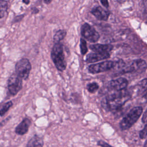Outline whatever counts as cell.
<instances>
[{"instance_id": "cell-4", "label": "cell", "mask_w": 147, "mask_h": 147, "mask_svg": "<svg viewBox=\"0 0 147 147\" xmlns=\"http://www.w3.org/2000/svg\"><path fill=\"white\" fill-rule=\"evenodd\" d=\"M31 64L27 59L19 60L16 64V73L22 79H26L31 70Z\"/></svg>"}, {"instance_id": "cell-18", "label": "cell", "mask_w": 147, "mask_h": 147, "mask_svg": "<svg viewBox=\"0 0 147 147\" xmlns=\"http://www.w3.org/2000/svg\"><path fill=\"white\" fill-rule=\"evenodd\" d=\"M12 105L13 102L11 101H9L7 103H5L2 107V108L0 109V116H2L3 115H4L7 111V110L11 107Z\"/></svg>"}, {"instance_id": "cell-9", "label": "cell", "mask_w": 147, "mask_h": 147, "mask_svg": "<svg viewBox=\"0 0 147 147\" xmlns=\"http://www.w3.org/2000/svg\"><path fill=\"white\" fill-rule=\"evenodd\" d=\"M146 65V62L142 59H137L131 61L129 65L125 66L121 71V73L126 74L134 72Z\"/></svg>"}, {"instance_id": "cell-23", "label": "cell", "mask_w": 147, "mask_h": 147, "mask_svg": "<svg viewBox=\"0 0 147 147\" xmlns=\"http://www.w3.org/2000/svg\"><path fill=\"white\" fill-rule=\"evenodd\" d=\"M98 145H99V146H110V145L107 143H106L105 142H103L102 141H98Z\"/></svg>"}, {"instance_id": "cell-16", "label": "cell", "mask_w": 147, "mask_h": 147, "mask_svg": "<svg viewBox=\"0 0 147 147\" xmlns=\"http://www.w3.org/2000/svg\"><path fill=\"white\" fill-rule=\"evenodd\" d=\"M138 94L146 93L147 92V79H144L139 82L137 88Z\"/></svg>"}, {"instance_id": "cell-21", "label": "cell", "mask_w": 147, "mask_h": 147, "mask_svg": "<svg viewBox=\"0 0 147 147\" xmlns=\"http://www.w3.org/2000/svg\"><path fill=\"white\" fill-rule=\"evenodd\" d=\"M147 137V122L144 129L140 133V137L141 139H144Z\"/></svg>"}, {"instance_id": "cell-26", "label": "cell", "mask_w": 147, "mask_h": 147, "mask_svg": "<svg viewBox=\"0 0 147 147\" xmlns=\"http://www.w3.org/2000/svg\"><path fill=\"white\" fill-rule=\"evenodd\" d=\"M115 1L119 2V3H122V2H125L126 0H115Z\"/></svg>"}, {"instance_id": "cell-2", "label": "cell", "mask_w": 147, "mask_h": 147, "mask_svg": "<svg viewBox=\"0 0 147 147\" xmlns=\"http://www.w3.org/2000/svg\"><path fill=\"white\" fill-rule=\"evenodd\" d=\"M51 57L58 70L62 71L66 68L67 63L65 60L63 45L60 42L55 43L51 52Z\"/></svg>"}, {"instance_id": "cell-3", "label": "cell", "mask_w": 147, "mask_h": 147, "mask_svg": "<svg viewBox=\"0 0 147 147\" xmlns=\"http://www.w3.org/2000/svg\"><path fill=\"white\" fill-rule=\"evenodd\" d=\"M142 108L137 106L133 108L121 120L119 126L122 130L130 128L138 120L142 113Z\"/></svg>"}, {"instance_id": "cell-1", "label": "cell", "mask_w": 147, "mask_h": 147, "mask_svg": "<svg viewBox=\"0 0 147 147\" xmlns=\"http://www.w3.org/2000/svg\"><path fill=\"white\" fill-rule=\"evenodd\" d=\"M129 99V92L124 90L109 95L105 99V105L110 110L119 109Z\"/></svg>"}, {"instance_id": "cell-15", "label": "cell", "mask_w": 147, "mask_h": 147, "mask_svg": "<svg viewBox=\"0 0 147 147\" xmlns=\"http://www.w3.org/2000/svg\"><path fill=\"white\" fill-rule=\"evenodd\" d=\"M67 32L65 30H59L56 32L53 36V42L54 43L59 42L61 40H62L66 36Z\"/></svg>"}, {"instance_id": "cell-14", "label": "cell", "mask_w": 147, "mask_h": 147, "mask_svg": "<svg viewBox=\"0 0 147 147\" xmlns=\"http://www.w3.org/2000/svg\"><path fill=\"white\" fill-rule=\"evenodd\" d=\"M44 142L42 139L37 136H34L28 142L27 146H42Z\"/></svg>"}, {"instance_id": "cell-8", "label": "cell", "mask_w": 147, "mask_h": 147, "mask_svg": "<svg viewBox=\"0 0 147 147\" xmlns=\"http://www.w3.org/2000/svg\"><path fill=\"white\" fill-rule=\"evenodd\" d=\"M128 85V81L123 78H119L116 79L110 80L107 84V87L115 91L125 90Z\"/></svg>"}, {"instance_id": "cell-30", "label": "cell", "mask_w": 147, "mask_h": 147, "mask_svg": "<svg viewBox=\"0 0 147 147\" xmlns=\"http://www.w3.org/2000/svg\"><path fill=\"white\" fill-rule=\"evenodd\" d=\"M144 146H146L147 147V140L145 141V142L144 144Z\"/></svg>"}, {"instance_id": "cell-12", "label": "cell", "mask_w": 147, "mask_h": 147, "mask_svg": "<svg viewBox=\"0 0 147 147\" xmlns=\"http://www.w3.org/2000/svg\"><path fill=\"white\" fill-rule=\"evenodd\" d=\"M30 125V119L27 118H25L16 127L15 132L19 135L25 134L28 132Z\"/></svg>"}, {"instance_id": "cell-13", "label": "cell", "mask_w": 147, "mask_h": 147, "mask_svg": "<svg viewBox=\"0 0 147 147\" xmlns=\"http://www.w3.org/2000/svg\"><path fill=\"white\" fill-rule=\"evenodd\" d=\"M113 46L110 44H94L91 45L90 47V48L94 51L95 52H100V53H105L109 52L113 49Z\"/></svg>"}, {"instance_id": "cell-10", "label": "cell", "mask_w": 147, "mask_h": 147, "mask_svg": "<svg viewBox=\"0 0 147 147\" xmlns=\"http://www.w3.org/2000/svg\"><path fill=\"white\" fill-rule=\"evenodd\" d=\"M110 55L109 52L105 53H100V52H95L88 54L86 59V61L87 63H94L102 60H105L109 59Z\"/></svg>"}, {"instance_id": "cell-20", "label": "cell", "mask_w": 147, "mask_h": 147, "mask_svg": "<svg viewBox=\"0 0 147 147\" xmlns=\"http://www.w3.org/2000/svg\"><path fill=\"white\" fill-rule=\"evenodd\" d=\"M80 47L81 53L82 55H85L87 52V42L83 38L80 39Z\"/></svg>"}, {"instance_id": "cell-22", "label": "cell", "mask_w": 147, "mask_h": 147, "mask_svg": "<svg viewBox=\"0 0 147 147\" xmlns=\"http://www.w3.org/2000/svg\"><path fill=\"white\" fill-rule=\"evenodd\" d=\"M142 121L144 123L147 122V109L144 112V113L143 114V116H142Z\"/></svg>"}, {"instance_id": "cell-6", "label": "cell", "mask_w": 147, "mask_h": 147, "mask_svg": "<svg viewBox=\"0 0 147 147\" xmlns=\"http://www.w3.org/2000/svg\"><path fill=\"white\" fill-rule=\"evenodd\" d=\"M115 61H105L95 64H92L88 67V71L91 74H98L109 71L115 68Z\"/></svg>"}, {"instance_id": "cell-5", "label": "cell", "mask_w": 147, "mask_h": 147, "mask_svg": "<svg viewBox=\"0 0 147 147\" xmlns=\"http://www.w3.org/2000/svg\"><path fill=\"white\" fill-rule=\"evenodd\" d=\"M81 34L84 38L91 42L98 41L100 37L98 32L87 23H85L82 26Z\"/></svg>"}, {"instance_id": "cell-11", "label": "cell", "mask_w": 147, "mask_h": 147, "mask_svg": "<svg viewBox=\"0 0 147 147\" xmlns=\"http://www.w3.org/2000/svg\"><path fill=\"white\" fill-rule=\"evenodd\" d=\"M91 13L95 16L96 18L102 21H107L110 15L109 11H107L100 6L94 7L91 10Z\"/></svg>"}, {"instance_id": "cell-25", "label": "cell", "mask_w": 147, "mask_h": 147, "mask_svg": "<svg viewBox=\"0 0 147 147\" xmlns=\"http://www.w3.org/2000/svg\"><path fill=\"white\" fill-rule=\"evenodd\" d=\"M142 1H143L144 6L145 7V9L146 11L147 12V0H142Z\"/></svg>"}, {"instance_id": "cell-27", "label": "cell", "mask_w": 147, "mask_h": 147, "mask_svg": "<svg viewBox=\"0 0 147 147\" xmlns=\"http://www.w3.org/2000/svg\"><path fill=\"white\" fill-rule=\"evenodd\" d=\"M23 2L26 4H28L29 3V0H23Z\"/></svg>"}, {"instance_id": "cell-19", "label": "cell", "mask_w": 147, "mask_h": 147, "mask_svg": "<svg viewBox=\"0 0 147 147\" xmlns=\"http://www.w3.org/2000/svg\"><path fill=\"white\" fill-rule=\"evenodd\" d=\"M87 88L90 92L93 93L98 90V89L99 88V86L96 83L93 82L91 83H89L87 86Z\"/></svg>"}, {"instance_id": "cell-24", "label": "cell", "mask_w": 147, "mask_h": 147, "mask_svg": "<svg viewBox=\"0 0 147 147\" xmlns=\"http://www.w3.org/2000/svg\"><path fill=\"white\" fill-rule=\"evenodd\" d=\"M102 5L106 7H109V2L107 0H100Z\"/></svg>"}, {"instance_id": "cell-17", "label": "cell", "mask_w": 147, "mask_h": 147, "mask_svg": "<svg viewBox=\"0 0 147 147\" xmlns=\"http://www.w3.org/2000/svg\"><path fill=\"white\" fill-rule=\"evenodd\" d=\"M7 10V3L5 0H0V18L5 16Z\"/></svg>"}, {"instance_id": "cell-29", "label": "cell", "mask_w": 147, "mask_h": 147, "mask_svg": "<svg viewBox=\"0 0 147 147\" xmlns=\"http://www.w3.org/2000/svg\"><path fill=\"white\" fill-rule=\"evenodd\" d=\"M143 96H144V98H145L146 100H147V92L144 94V95Z\"/></svg>"}, {"instance_id": "cell-7", "label": "cell", "mask_w": 147, "mask_h": 147, "mask_svg": "<svg viewBox=\"0 0 147 147\" xmlns=\"http://www.w3.org/2000/svg\"><path fill=\"white\" fill-rule=\"evenodd\" d=\"M22 79L16 73L12 74L8 79V90L10 93L13 95H16L22 88Z\"/></svg>"}, {"instance_id": "cell-28", "label": "cell", "mask_w": 147, "mask_h": 147, "mask_svg": "<svg viewBox=\"0 0 147 147\" xmlns=\"http://www.w3.org/2000/svg\"><path fill=\"white\" fill-rule=\"evenodd\" d=\"M52 0H44V2L46 3H49Z\"/></svg>"}]
</instances>
